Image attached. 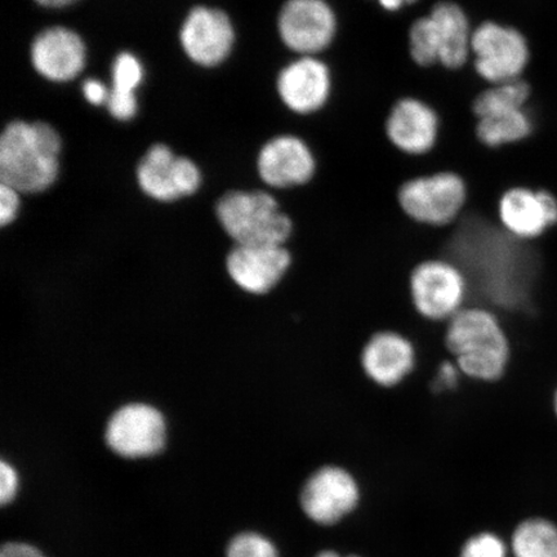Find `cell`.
<instances>
[{
	"label": "cell",
	"instance_id": "5",
	"mask_svg": "<svg viewBox=\"0 0 557 557\" xmlns=\"http://www.w3.org/2000/svg\"><path fill=\"white\" fill-rule=\"evenodd\" d=\"M471 60L487 85L524 78L531 65L532 47L517 26L487 20L473 27Z\"/></svg>",
	"mask_w": 557,
	"mask_h": 557
},
{
	"label": "cell",
	"instance_id": "17",
	"mask_svg": "<svg viewBox=\"0 0 557 557\" xmlns=\"http://www.w3.org/2000/svg\"><path fill=\"white\" fill-rule=\"evenodd\" d=\"M226 264L228 275L242 289L267 295L287 274L292 256L284 246H235Z\"/></svg>",
	"mask_w": 557,
	"mask_h": 557
},
{
	"label": "cell",
	"instance_id": "4",
	"mask_svg": "<svg viewBox=\"0 0 557 557\" xmlns=\"http://www.w3.org/2000/svg\"><path fill=\"white\" fill-rule=\"evenodd\" d=\"M215 212L236 246H284L294 232L289 215L269 193H227Z\"/></svg>",
	"mask_w": 557,
	"mask_h": 557
},
{
	"label": "cell",
	"instance_id": "25",
	"mask_svg": "<svg viewBox=\"0 0 557 557\" xmlns=\"http://www.w3.org/2000/svg\"><path fill=\"white\" fill-rule=\"evenodd\" d=\"M461 557H506V548L496 535L480 534L466 543Z\"/></svg>",
	"mask_w": 557,
	"mask_h": 557
},
{
	"label": "cell",
	"instance_id": "13",
	"mask_svg": "<svg viewBox=\"0 0 557 557\" xmlns=\"http://www.w3.org/2000/svg\"><path fill=\"white\" fill-rule=\"evenodd\" d=\"M386 137L396 150L410 157H422L433 151L441 120L436 110L417 97H403L393 104L385 122Z\"/></svg>",
	"mask_w": 557,
	"mask_h": 557
},
{
	"label": "cell",
	"instance_id": "12",
	"mask_svg": "<svg viewBox=\"0 0 557 557\" xmlns=\"http://www.w3.org/2000/svg\"><path fill=\"white\" fill-rule=\"evenodd\" d=\"M137 181L152 199L172 201L197 191L201 174L190 159L176 157L169 146L158 144L139 162Z\"/></svg>",
	"mask_w": 557,
	"mask_h": 557
},
{
	"label": "cell",
	"instance_id": "11",
	"mask_svg": "<svg viewBox=\"0 0 557 557\" xmlns=\"http://www.w3.org/2000/svg\"><path fill=\"white\" fill-rule=\"evenodd\" d=\"M276 88L292 113L312 115L322 111L331 100L332 72L319 55H299L278 73Z\"/></svg>",
	"mask_w": 557,
	"mask_h": 557
},
{
	"label": "cell",
	"instance_id": "19",
	"mask_svg": "<svg viewBox=\"0 0 557 557\" xmlns=\"http://www.w3.org/2000/svg\"><path fill=\"white\" fill-rule=\"evenodd\" d=\"M32 62L35 70L48 81H72L85 69V41L66 27H51L34 39Z\"/></svg>",
	"mask_w": 557,
	"mask_h": 557
},
{
	"label": "cell",
	"instance_id": "1",
	"mask_svg": "<svg viewBox=\"0 0 557 557\" xmlns=\"http://www.w3.org/2000/svg\"><path fill=\"white\" fill-rule=\"evenodd\" d=\"M444 341L458 371L471 380L499 381L511 364V341L490 310L463 308L448 320Z\"/></svg>",
	"mask_w": 557,
	"mask_h": 557
},
{
	"label": "cell",
	"instance_id": "33",
	"mask_svg": "<svg viewBox=\"0 0 557 557\" xmlns=\"http://www.w3.org/2000/svg\"><path fill=\"white\" fill-rule=\"evenodd\" d=\"M317 557H341V556H338L337 554L331 553V552H325V553L318 555ZM350 557H357V556H350Z\"/></svg>",
	"mask_w": 557,
	"mask_h": 557
},
{
	"label": "cell",
	"instance_id": "6",
	"mask_svg": "<svg viewBox=\"0 0 557 557\" xmlns=\"http://www.w3.org/2000/svg\"><path fill=\"white\" fill-rule=\"evenodd\" d=\"M468 195L461 174L442 171L406 181L396 199L403 213L417 224L444 227L462 213Z\"/></svg>",
	"mask_w": 557,
	"mask_h": 557
},
{
	"label": "cell",
	"instance_id": "3",
	"mask_svg": "<svg viewBox=\"0 0 557 557\" xmlns=\"http://www.w3.org/2000/svg\"><path fill=\"white\" fill-rule=\"evenodd\" d=\"M473 27L468 13L451 0H442L408 30V51L421 67H463L471 60Z\"/></svg>",
	"mask_w": 557,
	"mask_h": 557
},
{
	"label": "cell",
	"instance_id": "10",
	"mask_svg": "<svg viewBox=\"0 0 557 557\" xmlns=\"http://www.w3.org/2000/svg\"><path fill=\"white\" fill-rule=\"evenodd\" d=\"M107 443L124 458L156 456L165 444L164 418L154 407L129 404L110 418Z\"/></svg>",
	"mask_w": 557,
	"mask_h": 557
},
{
	"label": "cell",
	"instance_id": "23",
	"mask_svg": "<svg viewBox=\"0 0 557 557\" xmlns=\"http://www.w3.org/2000/svg\"><path fill=\"white\" fill-rule=\"evenodd\" d=\"M515 557H557V528L547 520L522 522L512 537Z\"/></svg>",
	"mask_w": 557,
	"mask_h": 557
},
{
	"label": "cell",
	"instance_id": "14",
	"mask_svg": "<svg viewBox=\"0 0 557 557\" xmlns=\"http://www.w3.org/2000/svg\"><path fill=\"white\" fill-rule=\"evenodd\" d=\"M260 177L274 189L309 184L318 163L310 146L294 135H282L263 145L257 160Z\"/></svg>",
	"mask_w": 557,
	"mask_h": 557
},
{
	"label": "cell",
	"instance_id": "7",
	"mask_svg": "<svg viewBox=\"0 0 557 557\" xmlns=\"http://www.w3.org/2000/svg\"><path fill=\"white\" fill-rule=\"evenodd\" d=\"M409 294L414 310L422 318L444 322L463 309L468 282L455 263L422 261L410 273Z\"/></svg>",
	"mask_w": 557,
	"mask_h": 557
},
{
	"label": "cell",
	"instance_id": "22",
	"mask_svg": "<svg viewBox=\"0 0 557 557\" xmlns=\"http://www.w3.org/2000/svg\"><path fill=\"white\" fill-rule=\"evenodd\" d=\"M532 95V86L524 78L491 85L473 100L472 113L478 120L500 111L525 109Z\"/></svg>",
	"mask_w": 557,
	"mask_h": 557
},
{
	"label": "cell",
	"instance_id": "32",
	"mask_svg": "<svg viewBox=\"0 0 557 557\" xmlns=\"http://www.w3.org/2000/svg\"><path fill=\"white\" fill-rule=\"evenodd\" d=\"M552 410H553L555 421L557 423V385L555 386L553 395H552Z\"/></svg>",
	"mask_w": 557,
	"mask_h": 557
},
{
	"label": "cell",
	"instance_id": "2",
	"mask_svg": "<svg viewBox=\"0 0 557 557\" xmlns=\"http://www.w3.org/2000/svg\"><path fill=\"white\" fill-rule=\"evenodd\" d=\"M61 137L47 123L12 122L0 137V184L40 193L59 176Z\"/></svg>",
	"mask_w": 557,
	"mask_h": 557
},
{
	"label": "cell",
	"instance_id": "27",
	"mask_svg": "<svg viewBox=\"0 0 557 557\" xmlns=\"http://www.w3.org/2000/svg\"><path fill=\"white\" fill-rule=\"evenodd\" d=\"M18 476L15 469L7 462L0 463V503L10 504L16 497Z\"/></svg>",
	"mask_w": 557,
	"mask_h": 557
},
{
	"label": "cell",
	"instance_id": "8",
	"mask_svg": "<svg viewBox=\"0 0 557 557\" xmlns=\"http://www.w3.org/2000/svg\"><path fill=\"white\" fill-rule=\"evenodd\" d=\"M277 30L290 51L320 55L336 40L337 13L326 0H287L278 12Z\"/></svg>",
	"mask_w": 557,
	"mask_h": 557
},
{
	"label": "cell",
	"instance_id": "29",
	"mask_svg": "<svg viewBox=\"0 0 557 557\" xmlns=\"http://www.w3.org/2000/svg\"><path fill=\"white\" fill-rule=\"evenodd\" d=\"M0 557H46L39 549L26 543L11 542L3 546Z\"/></svg>",
	"mask_w": 557,
	"mask_h": 557
},
{
	"label": "cell",
	"instance_id": "28",
	"mask_svg": "<svg viewBox=\"0 0 557 557\" xmlns=\"http://www.w3.org/2000/svg\"><path fill=\"white\" fill-rule=\"evenodd\" d=\"M83 95L88 102L100 107L108 103L110 90L100 81L87 79L83 85Z\"/></svg>",
	"mask_w": 557,
	"mask_h": 557
},
{
	"label": "cell",
	"instance_id": "26",
	"mask_svg": "<svg viewBox=\"0 0 557 557\" xmlns=\"http://www.w3.org/2000/svg\"><path fill=\"white\" fill-rule=\"evenodd\" d=\"M20 207L18 191L0 184V225L3 227L16 219Z\"/></svg>",
	"mask_w": 557,
	"mask_h": 557
},
{
	"label": "cell",
	"instance_id": "24",
	"mask_svg": "<svg viewBox=\"0 0 557 557\" xmlns=\"http://www.w3.org/2000/svg\"><path fill=\"white\" fill-rule=\"evenodd\" d=\"M226 557H277L276 548L257 533H243L230 542Z\"/></svg>",
	"mask_w": 557,
	"mask_h": 557
},
{
	"label": "cell",
	"instance_id": "31",
	"mask_svg": "<svg viewBox=\"0 0 557 557\" xmlns=\"http://www.w3.org/2000/svg\"><path fill=\"white\" fill-rule=\"evenodd\" d=\"M35 2L47 9H62V7L72 5L76 0H35Z\"/></svg>",
	"mask_w": 557,
	"mask_h": 557
},
{
	"label": "cell",
	"instance_id": "21",
	"mask_svg": "<svg viewBox=\"0 0 557 557\" xmlns=\"http://www.w3.org/2000/svg\"><path fill=\"white\" fill-rule=\"evenodd\" d=\"M144 70L136 55L123 52L113 64V87L107 107L117 121H129L137 113L136 89L143 82Z\"/></svg>",
	"mask_w": 557,
	"mask_h": 557
},
{
	"label": "cell",
	"instance_id": "16",
	"mask_svg": "<svg viewBox=\"0 0 557 557\" xmlns=\"http://www.w3.org/2000/svg\"><path fill=\"white\" fill-rule=\"evenodd\" d=\"M180 38L186 54L195 64L212 67L227 59L235 34L225 12L197 7L186 17Z\"/></svg>",
	"mask_w": 557,
	"mask_h": 557
},
{
	"label": "cell",
	"instance_id": "15",
	"mask_svg": "<svg viewBox=\"0 0 557 557\" xmlns=\"http://www.w3.org/2000/svg\"><path fill=\"white\" fill-rule=\"evenodd\" d=\"M359 499L358 484L346 470L336 466L312 473L301 493L304 511L319 524L330 525L352 511Z\"/></svg>",
	"mask_w": 557,
	"mask_h": 557
},
{
	"label": "cell",
	"instance_id": "20",
	"mask_svg": "<svg viewBox=\"0 0 557 557\" xmlns=\"http://www.w3.org/2000/svg\"><path fill=\"white\" fill-rule=\"evenodd\" d=\"M533 132L534 121L528 108L500 111L476 120V137L491 149L525 141Z\"/></svg>",
	"mask_w": 557,
	"mask_h": 557
},
{
	"label": "cell",
	"instance_id": "9",
	"mask_svg": "<svg viewBox=\"0 0 557 557\" xmlns=\"http://www.w3.org/2000/svg\"><path fill=\"white\" fill-rule=\"evenodd\" d=\"M497 214L500 226L513 239L547 238L557 228V194L547 187H508L498 199Z\"/></svg>",
	"mask_w": 557,
	"mask_h": 557
},
{
	"label": "cell",
	"instance_id": "18",
	"mask_svg": "<svg viewBox=\"0 0 557 557\" xmlns=\"http://www.w3.org/2000/svg\"><path fill=\"white\" fill-rule=\"evenodd\" d=\"M360 364L374 385L393 388L413 372L416 348L401 333L381 331L374 333L364 345Z\"/></svg>",
	"mask_w": 557,
	"mask_h": 557
},
{
	"label": "cell",
	"instance_id": "30",
	"mask_svg": "<svg viewBox=\"0 0 557 557\" xmlns=\"http://www.w3.org/2000/svg\"><path fill=\"white\" fill-rule=\"evenodd\" d=\"M383 10L388 12H398L406 7L413 4L417 0H377Z\"/></svg>",
	"mask_w": 557,
	"mask_h": 557
}]
</instances>
